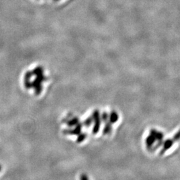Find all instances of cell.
Instances as JSON below:
<instances>
[{"instance_id": "6da1fadb", "label": "cell", "mask_w": 180, "mask_h": 180, "mask_svg": "<svg viewBox=\"0 0 180 180\" xmlns=\"http://www.w3.org/2000/svg\"><path fill=\"white\" fill-rule=\"evenodd\" d=\"M32 71L33 75H36V78L31 81L32 88H34L35 93L37 95H40L42 91V83L46 81L47 77H45L43 73V68L42 66H38Z\"/></svg>"}, {"instance_id": "7a4b0ae2", "label": "cell", "mask_w": 180, "mask_h": 180, "mask_svg": "<svg viewBox=\"0 0 180 180\" xmlns=\"http://www.w3.org/2000/svg\"><path fill=\"white\" fill-rule=\"evenodd\" d=\"M33 76V73H32L31 71H28L25 73L24 76V86L26 89L29 90L32 88L31 78Z\"/></svg>"}, {"instance_id": "3957f363", "label": "cell", "mask_w": 180, "mask_h": 180, "mask_svg": "<svg viewBox=\"0 0 180 180\" xmlns=\"http://www.w3.org/2000/svg\"><path fill=\"white\" fill-rule=\"evenodd\" d=\"M81 125L78 124L77 127L73 129H64L63 133L64 134H72V135H79L81 131Z\"/></svg>"}, {"instance_id": "277c9868", "label": "cell", "mask_w": 180, "mask_h": 180, "mask_svg": "<svg viewBox=\"0 0 180 180\" xmlns=\"http://www.w3.org/2000/svg\"><path fill=\"white\" fill-rule=\"evenodd\" d=\"M79 123V119L77 118H73L72 120H71L70 121H69L68 122V125L69 127H72L74 126V125H77V123Z\"/></svg>"}, {"instance_id": "5b68a950", "label": "cell", "mask_w": 180, "mask_h": 180, "mask_svg": "<svg viewBox=\"0 0 180 180\" xmlns=\"http://www.w3.org/2000/svg\"><path fill=\"white\" fill-rule=\"evenodd\" d=\"M86 135L85 133H83V134H81V135H79V136H78V138L77 139V142H78V143L81 142L82 141H83L84 139L86 138Z\"/></svg>"}, {"instance_id": "8992f818", "label": "cell", "mask_w": 180, "mask_h": 180, "mask_svg": "<svg viewBox=\"0 0 180 180\" xmlns=\"http://www.w3.org/2000/svg\"><path fill=\"white\" fill-rule=\"evenodd\" d=\"M91 122H92V120H91V119L87 120L85 122V124L86 125V126H90V125L91 124Z\"/></svg>"}, {"instance_id": "52a82bcc", "label": "cell", "mask_w": 180, "mask_h": 180, "mask_svg": "<svg viewBox=\"0 0 180 180\" xmlns=\"http://www.w3.org/2000/svg\"><path fill=\"white\" fill-rule=\"evenodd\" d=\"M80 180H88V179L86 175L83 174L81 175V177H80Z\"/></svg>"}, {"instance_id": "ba28073f", "label": "cell", "mask_w": 180, "mask_h": 180, "mask_svg": "<svg viewBox=\"0 0 180 180\" xmlns=\"http://www.w3.org/2000/svg\"><path fill=\"white\" fill-rule=\"evenodd\" d=\"M1 166H0V171H1Z\"/></svg>"}, {"instance_id": "9c48e42d", "label": "cell", "mask_w": 180, "mask_h": 180, "mask_svg": "<svg viewBox=\"0 0 180 180\" xmlns=\"http://www.w3.org/2000/svg\"><path fill=\"white\" fill-rule=\"evenodd\" d=\"M55 1H59V0H55Z\"/></svg>"}]
</instances>
